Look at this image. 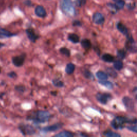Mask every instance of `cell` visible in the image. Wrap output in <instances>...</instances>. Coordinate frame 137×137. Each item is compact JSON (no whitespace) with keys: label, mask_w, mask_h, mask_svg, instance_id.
<instances>
[{"label":"cell","mask_w":137,"mask_h":137,"mask_svg":"<svg viewBox=\"0 0 137 137\" xmlns=\"http://www.w3.org/2000/svg\"><path fill=\"white\" fill-rule=\"evenodd\" d=\"M86 2V0H76V4L77 6L79 7H81L85 4Z\"/></svg>","instance_id":"32"},{"label":"cell","mask_w":137,"mask_h":137,"mask_svg":"<svg viewBox=\"0 0 137 137\" xmlns=\"http://www.w3.org/2000/svg\"><path fill=\"white\" fill-rule=\"evenodd\" d=\"M72 25L73 26H81V23L79 20H74L72 23Z\"/></svg>","instance_id":"35"},{"label":"cell","mask_w":137,"mask_h":137,"mask_svg":"<svg viewBox=\"0 0 137 137\" xmlns=\"http://www.w3.org/2000/svg\"><path fill=\"white\" fill-rule=\"evenodd\" d=\"M57 92H56V91H53V92H51V95H54V96H56V95H57Z\"/></svg>","instance_id":"37"},{"label":"cell","mask_w":137,"mask_h":137,"mask_svg":"<svg viewBox=\"0 0 137 137\" xmlns=\"http://www.w3.org/2000/svg\"><path fill=\"white\" fill-rule=\"evenodd\" d=\"M127 123L136 124V119H130L127 117L119 116L112 120L110 124L111 127L115 130H122L125 127V124Z\"/></svg>","instance_id":"1"},{"label":"cell","mask_w":137,"mask_h":137,"mask_svg":"<svg viewBox=\"0 0 137 137\" xmlns=\"http://www.w3.org/2000/svg\"><path fill=\"white\" fill-rule=\"evenodd\" d=\"M94 51L96 52V53H97V54L99 56L100 55V49H99V48H97V47H95L94 48Z\"/></svg>","instance_id":"36"},{"label":"cell","mask_w":137,"mask_h":137,"mask_svg":"<svg viewBox=\"0 0 137 137\" xmlns=\"http://www.w3.org/2000/svg\"><path fill=\"white\" fill-rule=\"evenodd\" d=\"M97 100L102 105H106L112 98V96L110 93H98L96 95Z\"/></svg>","instance_id":"7"},{"label":"cell","mask_w":137,"mask_h":137,"mask_svg":"<svg viewBox=\"0 0 137 137\" xmlns=\"http://www.w3.org/2000/svg\"><path fill=\"white\" fill-rule=\"evenodd\" d=\"M35 13L37 16L43 18L46 16L47 13L45 8L41 6H37L35 9Z\"/></svg>","instance_id":"12"},{"label":"cell","mask_w":137,"mask_h":137,"mask_svg":"<svg viewBox=\"0 0 137 137\" xmlns=\"http://www.w3.org/2000/svg\"><path fill=\"white\" fill-rule=\"evenodd\" d=\"M106 71L108 74V76H110L112 78H116L118 76V74L116 71L112 68H107L106 69Z\"/></svg>","instance_id":"18"},{"label":"cell","mask_w":137,"mask_h":137,"mask_svg":"<svg viewBox=\"0 0 137 137\" xmlns=\"http://www.w3.org/2000/svg\"><path fill=\"white\" fill-rule=\"evenodd\" d=\"M122 102L129 111L133 112L134 111L135 104L132 98L129 96H124L122 98Z\"/></svg>","instance_id":"6"},{"label":"cell","mask_w":137,"mask_h":137,"mask_svg":"<svg viewBox=\"0 0 137 137\" xmlns=\"http://www.w3.org/2000/svg\"><path fill=\"white\" fill-rule=\"evenodd\" d=\"M107 6L108 7V8H109V9L110 10L111 12H112V13L113 14H115L116 12H117V10H118L115 5V4H111V3H109L107 4Z\"/></svg>","instance_id":"31"},{"label":"cell","mask_w":137,"mask_h":137,"mask_svg":"<svg viewBox=\"0 0 137 137\" xmlns=\"http://www.w3.org/2000/svg\"><path fill=\"white\" fill-rule=\"evenodd\" d=\"M19 129L24 135H33L35 133V130L34 128L29 124H21L19 126Z\"/></svg>","instance_id":"5"},{"label":"cell","mask_w":137,"mask_h":137,"mask_svg":"<svg viewBox=\"0 0 137 137\" xmlns=\"http://www.w3.org/2000/svg\"><path fill=\"white\" fill-rule=\"evenodd\" d=\"M60 6L62 10L67 16L71 17L75 15V9L72 3L71 0H61Z\"/></svg>","instance_id":"3"},{"label":"cell","mask_w":137,"mask_h":137,"mask_svg":"<svg viewBox=\"0 0 137 137\" xmlns=\"http://www.w3.org/2000/svg\"><path fill=\"white\" fill-rule=\"evenodd\" d=\"M63 123H57L53 124V125H49V126H47V127L43 128L41 129V131L42 132H54V131H56L59 130L61 128L63 127Z\"/></svg>","instance_id":"9"},{"label":"cell","mask_w":137,"mask_h":137,"mask_svg":"<svg viewBox=\"0 0 137 137\" xmlns=\"http://www.w3.org/2000/svg\"><path fill=\"white\" fill-rule=\"evenodd\" d=\"M123 67H124L123 63L121 60L118 59V60H117L114 62V67L115 70L120 71L123 68Z\"/></svg>","instance_id":"26"},{"label":"cell","mask_w":137,"mask_h":137,"mask_svg":"<svg viewBox=\"0 0 137 137\" xmlns=\"http://www.w3.org/2000/svg\"><path fill=\"white\" fill-rule=\"evenodd\" d=\"M8 76L10 78H16V77H17V73H16L15 72L12 71V72H9V73H8Z\"/></svg>","instance_id":"34"},{"label":"cell","mask_w":137,"mask_h":137,"mask_svg":"<svg viewBox=\"0 0 137 137\" xmlns=\"http://www.w3.org/2000/svg\"><path fill=\"white\" fill-rule=\"evenodd\" d=\"M16 34L12 33L11 32L0 27V39H5L10 38Z\"/></svg>","instance_id":"14"},{"label":"cell","mask_w":137,"mask_h":137,"mask_svg":"<svg viewBox=\"0 0 137 137\" xmlns=\"http://www.w3.org/2000/svg\"><path fill=\"white\" fill-rule=\"evenodd\" d=\"M93 21L96 24L101 25L105 22V17L101 13L96 12L93 16Z\"/></svg>","instance_id":"11"},{"label":"cell","mask_w":137,"mask_h":137,"mask_svg":"<svg viewBox=\"0 0 137 137\" xmlns=\"http://www.w3.org/2000/svg\"><path fill=\"white\" fill-rule=\"evenodd\" d=\"M96 77L100 80H107L108 78V74L102 71H98L96 73Z\"/></svg>","instance_id":"20"},{"label":"cell","mask_w":137,"mask_h":137,"mask_svg":"<svg viewBox=\"0 0 137 137\" xmlns=\"http://www.w3.org/2000/svg\"><path fill=\"white\" fill-rule=\"evenodd\" d=\"M115 57L110 54H105L102 56V59L106 62H108V63H111L113 62L115 60Z\"/></svg>","instance_id":"17"},{"label":"cell","mask_w":137,"mask_h":137,"mask_svg":"<svg viewBox=\"0 0 137 137\" xmlns=\"http://www.w3.org/2000/svg\"><path fill=\"white\" fill-rule=\"evenodd\" d=\"M127 128L128 130H129L131 131H132L135 133H137V127H136V124H135L134 125H133V126L127 127Z\"/></svg>","instance_id":"33"},{"label":"cell","mask_w":137,"mask_h":137,"mask_svg":"<svg viewBox=\"0 0 137 137\" xmlns=\"http://www.w3.org/2000/svg\"><path fill=\"white\" fill-rule=\"evenodd\" d=\"M51 117V114L48 111L39 110L35 113L34 115L30 116L28 118L30 120H33L37 123H45L49 120Z\"/></svg>","instance_id":"2"},{"label":"cell","mask_w":137,"mask_h":137,"mask_svg":"<svg viewBox=\"0 0 137 137\" xmlns=\"http://www.w3.org/2000/svg\"><path fill=\"white\" fill-rule=\"evenodd\" d=\"M52 83H53V84L55 87H64V86L63 82H62L60 80H58L57 79H53L52 81Z\"/></svg>","instance_id":"28"},{"label":"cell","mask_w":137,"mask_h":137,"mask_svg":"<svg viewBox=\"0 0 137 137\" xmlns=\"http://www.w3.org/2000/svg\"><path fill=\"white\" fill-rule=\"evenodd\" d=\"M127 40L125 44V47L127 51L132 53H136L137 51V47L136 43L131 34L127 36Z\"/></svg>","instance_id":"4"},{"label":"cell","mask_w":137,"mask_h":137,"mask_svg":"<svg viewBox=\"0 0 137 137\" xmlns=\"http://www.w3.org/2000/svg\"><path fill=\"white\" fill-rule=\"evenodd\" d=\"M83 75L86 79H88L91 80H94L95 79L93 74L89 70L85 69L83 71Z\"/></svg>","instance_id":"24"},{"label":"cell","mask_w":137,"mask_h":137,"mask_svg":"<svg viewBox=\"0 0 137 137\" xmlns=\"http://www.w3.org/2000/svg\"><path fill=\"white\" fill-rule=\"evenodd\" d=\"M4 46V44L2 43H0V49H1L2 47H3Z\"/></svg>","instance_id":"38"},{"label":"cell","mask_w":137,"mask_h":137,"mask_svg":"<svg viewBox=\"0 0 137 137\" xmlns=\"http://www.w3.org/2000/svg\"><path fill=\"white\" fill-rule=\"evenodd\" d=\"M98 83L100 84H101L105 87H106V88H107L109 90H111L114 88V85L110 81H107L106 80H99Z\"/></svg>","instance_id":"19"},{"label":"cell","mask_w":137,"mask_h":137,"mask_svg":"<svg viewBox=\"0 0 137 137\" xmlns=\"http://www.w3.org/2000/svg\"><path fill=\"white\" fill-rule=\"evenodd\" d=\"M26 33L29 40L33 43H35L39 39V36L35 33V31L33 29L30 28L27 29L26 30Z\"/></svg>","instance_id":"10"},{"label":"cell","mask_w":137,"mask_h":137,"mask_svg":"<svg viewBox=\"0 0 137 137\" xmlns=\"http://www.w3.org/2000/svg\"><path fill=\"white\" fill-rule=\"evenodd\" d=\"M74 70H75V65L73 63H70L67 65L65 70L68 74H71L74 72Z\"/></svg>","instance_id":"23"},{"label":"cell","mask_w":137,"mask_h":137,"mask_svg":"<svg viewBox=\"0 0 137 137\" xmlns=\"http://www.w3.org/2000/svg\"><path fill=\"white\" fill-rule=\"evenodd\" d=\"M81 46L82 47L86 50V51H89L92 47V43L91 41L87 39H84L81 41Z\"/></svg>","instance_id":"15"},{"label":"cell","mask_w":137,"mask_h":137,"mask_svg":"<svg viewBox=\"0 0 137 137\" xmlns=\"http://www.w3.org/2000/svg\"><path fill=\"white\" fill-rule=\"evenodd\" d=\"M1 68H0V73H1Z\"/></svg>","instance_id":"41"},{"label":"cell","mask_w":137,"mask_h":137,"mask_svg":"<svg viewBox=\"0 0 137 137\" xmlns=\"http://www.w3.org/2000/svg\"><path fill=\"white\" fill-rule=\"evenodd\" d=\"M133 91L136 92V87H134V90H133Z\"/></svg>","instance_id":"39"},{"label":"cell","mask_w":137,"mask_h":137,"mask_svg":"<svg viewBox=\"0 0 137 137\" xmlns=\"http://www.w3.org/2000/svg\"><path fill=\"white\" fill-rule=\"evenodd\" d=\"M127 55V51L125 49H118L117 52V57L120 59L122 60L125 58Z\"/></svg>","instance_id":"22"},{"label":"cell","mask_w":137,"mask_h":137,"mask_svg":"<svg viewBox=\"0 0 137 137\" xmlns=\"http://www.w3.org/2000/svg\"><path fill=\"white\" fill-rule=\"evenodd\" d=\"M116 27H117V30L121 33H122L124 35H125L126 36L130 34L128 29L122 23H120V22L118 23L116 25Z\"/></svg>","instance_id":"13"},{"label":"cell","mask_w":137,"mask_h":137,"mask_svg":"<svg viewBox=\"0 0 137 137\" xmlns=\"http://www.w3.org/2000/svg\"><path fill=\"white\" fill-rule=\"evenodd\" d=\"M26 55L25 53H23L22 54L13 57L12 58V63L14 64V65L17 67H21L24 63L25 60Z\"/></svg>","instance_id":"8"},{"label":"cell","mask_w":137,"mask_h":137,"mask_svg":"<svg viewBox=\"0 0 137 137\" xmlns=\"http://www.w3.org/2000/svg\"><path fill=\"white\" fill-rule=\"evenodd\" d=\"M74 136V134L68 131H62L58 134H56L54 135V136L56 137H72Z\"/></svg>","instance_id":"21"},{"label":"cell","mask_w":137,"mask_h":137,"mask_svg":"<svg viewBox=\"0 0 137 137\" xmlns=\"http://www.w3.org/2000/svg\"><path fill=\"white\" fill-rule=\"evenodd\" d=\"M59 52L63 55H65L67 57H70L71 55L70 51L66 47H62L59 49Z\"/></svg>","instance_id":"27"},{"label":"cell","mask_w":137,"mask_h":137,"mask_svg":"<svg viewBox=\"0 0 137 137\" xmlns=\"http://www.w3.org/2000/svg\"><path fill=\"white\" fill-rule=\"evenodd\" d=\"M115 2L116 3L115 5L118 10L122 9L124 8V6H125V2L123 1V0H119V1Z\"/></svg>","instance_id":"29"},{"label":"cell","mask_w":137,"mask_h":137,"mask_svg":"<svg viewBox=\"0 0 137 137\" xmlns=\"http://www.w3.org/2000/svg\"><path fill=\"white\" fill-rule=\"evenodd\" d=\"M68 40L73 43H77L79 42V37L76 34L71 33L68 35Z\"/></svg>","instance_id":"16"},{"label":"cell","mask_w":137,"mask_h":137,"mask_svg":"<svg viewBox=\"0 0 137 137\" xmlns=\"http://www.w3.org/2000/svg\"><path fill=\"white\" fill-rule=\"evenodd\" d=\"M16 91L20 93H24L26 90V87L24 85H16L15 87Z\"/></svg>","instance_id":"30"},{"label":"cell","mask_w":137,"mask_h":137,"mask_svg":"<svg viewBox=\"0 0 137 137\" xmlns=\"http://www.w3.org/2000/svg\"><path fill=\"white\" fill-rule=\"evenodd\" d=\"M114 1L115 2H116V1H119V0H114Z\"/></svg>","instance_id":"40"},{"label":"cell","mask_w":137,"mask_h":137,"mask_svg":"<svg viewBox=\"0 0 137 137\" xmlns=\"http://www.w3.org/2000/svg\"><path fill=\"white\" fill-rule=\"evenodd\" d=\"M103 134L105 136L109 137H120V135L117 133L113 132L111 130H107L103 132Z\"/></svg>","instance_id":"25"}]
</instances>
